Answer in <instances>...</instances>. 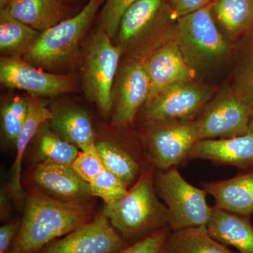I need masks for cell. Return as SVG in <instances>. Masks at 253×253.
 Returning a JSON list of instances; mask_svg holds the SVG:
<instances>
[{
    "label": "cell",
    "instance_id": "obj_30",
    "mask_svg": "<svg viewBox=\"0 0 253 253\" xmlns=\"http://www.w3.org/2000/svg\"><path fill=\"white\" fill-rule=\"evenodd\" d=\"M71 167L83 180L89 184L92 182L105 168L96 144L82 151Z\"/></svg>",
    "mask_w": 253,
    "mask_h": 253
},
{
    "label": "cell",
    "instance_id": "obj_9",
    "mask_svg": "<svg viewBox=\"0 0 253 253\" xmlns=\"http://www.w3.org/2000/svg\"><path fill=\"white\" fill-rule=\"evenodd\" d=\"M129 244L101 212L37 253H117Z\"/></svg>",
    "mask_w": 253,
    "mask_h": 253
},
{
    "label": "cell",
    "instance_id": "obj_28",
    "mask_svg": "<svg viewBox=\"0 0 253 253\" xmlns=\"http://www.w3.org/2000/svg\"><path fill=\"white\" fill-rule=\"evenodd\" d=\"M245 49L237 73L238 96L247 105L253 114V33Z\"/></svg>",
    "mask_w": 253,
    "mask_h": 253
},
{
    "label": "cell",
    "instance_id": "obj_27",
    "mask_svg": "<svg viewBox=\"0 0 253 253\" xmlns=\"http://www.w3.org/2000/svg\"><path fill=\"white\" fill-rule=\"evenodd\" d=\"M28 112V97H16L1 107V126L4 136L16 143Z\"/></svg>",
    "mask_w": 253,
    "mask_h": 253
},
{
    "label": "cell",
    "instance_id": "obj_35",
    "mask_svg": "<svg viewBox=\"0 0 253 253\" xmlns=\"http://www.w3.org/2000/svg\"><path fill=\"white\" fill-rule=\"evenodd\" d=\"M9 0H0V9H5L9 4Z\"/></svg>",
    "mask_w": 253,
    "mask_h": 253
},
{
    "label": "cell",
    "instance_id": "obj_29",
    "mask_svg": "<svg viewBox=\"0 0 253 253\" xmlns=\"http://www.w3.org/2000/svg\"><path fill=\"white\" fill-rule=\"evenodd\" d=\"M91 196L104 200L105 204L121 199L128 191L127 186L117 176L103 169L89 184Z\"/></svg>",
    "mask_w": 253,
    "mask_h": 253
},
{
    "label": "cell",
    "instance_id": "obj_11",
    "mask_svg": "<svg viewBox=\"0 0 253 253\" xmlns=\"http://www.w3.org/2000/svg\"><path fill=\"white\" fill-rule=\"evenodd\" d=\"M0 82L6 87L26 91L38 97H54L74 90L71 76L46 72L22 57L1 58Z\"/></svg>",
    "mask_w": 253,
    "mask_h": 253
},
{
    "label": "cell",
    "instance_id": "obj_34",
    "mask_svg": "<svg viewBox=\"0 0 253 253\" xmlns=\"http://www.w3.org/2000/svg\"><path fill=\"white\" fill-rule=\"evenodd\" d=\"M21 221H11L0 228V253H9L19 232Z\"/></svg>",
    "mask_w": 253,
    "mask_h": 253
},
{
    "label": "cell",
    "instance_id": "obj_21",
    "mask_svg": "<svg viewBox=\"0 0 253 253\" xmlns=\"http://www.w3.org/2000/svg\"><path fill=\"white\" fill-rule=\"evenodd\" d=\"M5 9L18 21L41 33L66 17L61 0H9Z\"/></svg>",
    "mask_w": 253,
    "mask_h": 253
},
{
    "label": "cell",
    "instance_id": "obj_23",
    "mask_svg": "<svg viewBox=\"0 0 253 253\" xmlns=\"http://www.w3.org/2000/svg\"><path fill=\"white\" fill-rule=\"evenodd\" d=\"M211 7L214 21L233 38L253 28V3L251 0H214Z\"/></svg>",
    "mask_w": 253,
    "mask_h": 253
},
{
    "label": "cell",
    "instance_id": "obj_15",
    "mask_svg": "<svg viewBox=\"0 0 253 253\" xmlns=\"http://www.w3.org/2000/svg\"><path fill=\"white\" fill-rule=\"evenodd\" d=\"M201 159L244 171L253 170V119L249 131L226 139H204L195 144L190 160Z\"/></svg>",
    "mask_w": 253,
    "mask_h": 253
},
{
    "label": "cell",
    "instance_id": "obj_19",
    "mask_svg": "<svg viewBox=\"0 0 253 253\" xmlns=\"http://www.w3.org/2000/svg\"><path fill=\"white\" fill-rule=\"evenodd\" d=\"M28 99L27 118L17 139H16V156L11 168L10 193L20 204H22L23 193L21 184V169L23 156L28 145L36 137L42 126L45 125L52 117V112L48 109L45 101L41 97L31 96Z\"/></svg>",
    "mask_w": 253,
    "mask_h": 253
},
{
    "label": "cell",
    "instance_id": "obj_31",
    "mask_svg": "<svg viewBox=\"0 0 253 253\" xmlns=\"http://www.w3.org/2000/svg\"><path fill=\"white\" fill-rule=\"evenodd\" d=\"M172 229L169 226L155 231L117 253H167L166 243Z\"/></svg>",
    "mask_w": 253,
    "mask_h": 253
},
{
    "label": "cell",
    "instance_id": "obj_7",
    "mask_svg": "<svg viewBox=\"0 0 253 253\" xmlns=\"http://www.w3.org/2000/svg\"><path fill=\"white\" fill-rule=\"evenodd\" d=\"M145 154L156 170L177 168L189 161L195 144L199 141L196 120L189 122L146 126Z\"/></svg>",
    "mask_w": 253,
    "mask_h": 253
},
{
    "label": "cell",
    "instance_id": "obj_26",
    "mask_svg": "<svg viewBox=\"0 0 253 253\" xmlns=\"http://www.w3.org/2000/svg\"><path fill=\"white\" fill-rule=\"evenodd\" d=\"M36 159L40 162H50L72 166L79 156V149L63 140L44 125L36 136Z\"/></svg>",
    "mask_w": 253,
    "mask_h": 253
},
{
    "label": "cell",
    "instance_id": "obj_2",
    "mask_svg": "<svg viewBox=\"0 0 253 253\" xmlns=\"http://www.w3.org/2000/svg\"><path fill=\"white\" fill-rule=\"evenodd\" d=\"M155 169L150 166L121 199L106 203L102 212L129 245L169 226V212L154 186Z\"/></svg>",
    "mask_w": 253,
    "mask_h": 253
},
{
    "label": "cell",
    "instance_id": "obj_13",
    "mask_svg": "<svg viewBox=\"0 0 253 253\" xmlns=\"http://www.w3.org/2000/svg\"><path fill=\"white\" fill-rule=\"evenodd\" d=\"M31 176L37 189L63 202L88 204L91 197L89 183L83 180L71 166L40 163Z\"/></svg>",
    "mask_w": 253,
    "mask_h": 253
},
{
    "label": "cell",
    "instance_id": "obj_24",
    "mask_svg": "<svg viewBox=\"0 0 253 253\" xmlns=\"http://www.w3.org/2000/svg\"><path fill=\"white\" fill-rule=\"evenodd\" d=\"M167 253H239L213 239L206 226L172 231L167 243Z\"/></svg>",
    "mask_w": 253,
    "mask_h": 253
},
{
    "label": "cell",
    "instance_id": "obj_20",
    "mask_svg": "<svg viewBox=\"0 0 253 253\" xmlns=\"http://www.w3.org/2000/svg\"><path fill=\"white\" fill-rule=\"evenodd\" d=\"M50 126L63 140L84 151L95 143L91 118L85 110L73 106H60L51 111Z\"/></svg>",
    "mask_w": 253,
    "mask_h": 253
},
{
    "label": "cell",
    "instance_id": "obj_25",
    "mask_svg": "<svg viewBox=\"0 0 253 253\" xmlns=\"http://www.w3.org/2000/svg\"><path fill=\"white\" fill-rule=\"evenodd\" d=\"M105 169L117 176L128 187L140 177L144 169L139 161L122 146L112 141L95 142Z\"/></svg>",
    "mask_w": 253,
    "mask_h": 253
},
{
    "label": "cell",
    "instance_id": "obj_22",
    "mask_svg": "<svg viewBox=\"0 0 253 253\" xmlns=\"http://www.w3.org/2000/svg\"><path fill=\"white\" fill-rule=\"evenodd\" d=\"M41 32L0 9V51L3 56L23 57L34 46Z\"/></svg>",
    "mask_w": 253,
    "mask_h": 253
},
{
    "label": "cell",
    "instance_id": "obj_38",
    "mask_svg": "<svg viewBox=\"0 0 253 253\" xmlns=\"http://www.w3.org/2000/svg\"><path fill=\"white\" fill-rule=\"evenodd\" d=\"M11 253L9 252V253Z\"/></svg>",
    "mask_w": 253,
    "mask_h": 253
},
{
    "label": "cell",
    "instance_id": "obj_8",
    "mask_svg": "<svg viewBox=\"0 0 253 253\" xmlns=\"http://www.w3.org/2000/svg\"><path fill=\"white\" fill-rule=\"evenodd\" d=\"M211 95V89L192 81L171 84L145 104V126L194 121Z\"/></svg>",
    "mask_w": 253,
    "mask_h": 253
},
{
    "label": "cell",
    "instance_id": "obj_18",
    "mask_svg": "<svg viewBox=\"0 0 253 253\" xmlns=\"http://www.w3.org/2000/svg\"><path fill=\"white\" fill-rule=\"evenodd\" d=\"M206 227L210 235L221 244L234 246L239 253H253V226L251 217L214 206Z\"/></svg>",
    "mask_w": 253,
    "mask_h": 253
},
{
    "label": "cell",
    "instance_id": "obj_3",
    "mask_svg": "<svg viewBox=\"0 0 253 253\" xmlns=\"http://www.w3.org/2000/svg\"><path fill=\"white\" fill-rule=\"evenodd\" d=\"M104 0H89L76 16L42 32L23 59L43 70H59L77 58L80 46Z\"/></svg>",
    "mask_w": 253,
    "mask_h": 253
},
{
    "label": "cell",
    "instance_id": "obj_33",
    "mask_svg": "<svg viewBox=\"0 0 253 253\" xmlns=\"http://www.w3.org/2000/svg\"><path fill=\"white\" fill-rule=\"evenodd\" d=\"M211 0H168V5L177 18L197 11L208 4Z\"/></svg>",
    "mask_w": 253,
    "mask_h": 253
},
{
    "label": "cell",
    "instance_id": "obj_17",
    "mask_svg": "<svg viewBox=\"0 0 253 253\" xmlns=\"http://www.w3.org/2000/svg\"><path fill=\"white\" fill-rule=\"evenodd\" d=\"M215 200V207L251 217L253 213V170L245 171L225 180L202 182Z\"/></svg>",
    "mask_w": 253,
    "mask_h": 253
},
{
    "label": "cell",
    "instance_id": "obj_10",
    "mask_svg": "<svg viewBox=\"0 0 253 253\" xmlns=\"http://www.w3.org/2000/svg\"><path fill=\"white\" fill-rule=\"evenodd\" d=\"M150 89L145 56L128 60L118 69L113 86V124L117 126L132 124L138 111L149 99Z\"/></svg>",
    "mask_w": 253,
    "mask_h": 253
},
{
    "label": "cell",
    "instance_id": "obj_37",
    "mask_svg": "<svg viewBox=\"0 0 253 253\" xmlns=\"http://www.w3.org/2000/svg\"></svg>",
    "mask_w": 253,
    "mask_h": 253
},
{
    "label": "cell",
    "instance_id": "obj_12",
    "mask_svg": "<svg viewBox=\"0 0 253 253\" xmlns=\"http://www.w3.org/2000/svg\"><path fill=\"white\" fill-rule=\"evenodd\" d=\"M252 120V111L239 96H221L196 120L199 141L242 135Z\"/></svg>",
    "mask_w": 253,
    "mask_h": 253
},
{
    "label": "cell",
    "instance_id": "obj_1",
    "mask_svg": "<svg viewBox=\"0 0 253 253\" xmlns=\"http://www.w3.org/2000/svg\"><path fill=\"white\" fill-rule=\"evenodd\" d=\"M89 204L66 203L39 189L30 193L11 253H37L93 219Z\"/></svg>",
    "mask_w": 253,
    "mask_h": 253
},
{
    "label": "cell",
    "instance_id": "obj_4",
    "mask_svg": "<svg viewBox=\"0 0 253 253\" xmlns=\"http://www.w3.org/2000/svg\"><path fill=\"white\" fill-rule=\"evenodd\" d=\"M176 42L193 70L204 69L221 61L228 46L211 12V4L178 18Z\"/></svg>",
    "mask_w": 253,
    "mask_h": 253
},
{
    "label": "cell",
    "instance_id": "obj_36",
    "mask_svg": "<svg viewBox=\"0 0 253 253\" xmlns=\"http://www.w3.org/2000/svg\"><path fill=\"white\" fill-rule=\"evenodd\" d=\"M251 1L253 3V0H251Z\"/></svg>",
    "mask_w": 253,
    "mask_h": 253
},
{
    "label": "cell",
    "instance_id": "obj_32",
    "mask_svg": "<svg viewBox=\"0 0 253 253\" xmlns=\"http://www.w3.org/2000/svg\"><path fill=\"white\" fill-rule=\"evenodd\" d=\"M136 0H107L101 13V26L112 39L117 35L120 21L126 9Z\"/></svg>",
    "mask_w": 253,
    "mask_h": 253
},
{
    "label": "cell",
    "instance_id": "obj_6",
    "mask_svg": "<svg viewBox=\"0 0 253 253\" xmlns=\"http://www.w3.org/2000/svg\"><path fill=\"white\" fill-rule=\"evenodd\" d=\"M154 186L169 211L172 231L206 226L212 212L206 201L208 193L188 182L177 168L155 169Z\"/></svg>",
    "mask_w": 253,
    "mask_h": 253
},
{
    "label": "cell",
    "instance_id": "obj_5",
    "mask_svg": "<svg viewBox=\"0 0 253 253\" xmlns=\"http://www.w3.org/2000/svg\"><path fill=\"white\" fill-rule=\"evenodd\" d=\"M122 49L101 28L91 37L84 54L83 89L104 116L113 109V90Z\"/></svg>",
    "mask_w": 253,
    "mask_h": 253
},
{
    "label": "cell",
    "instance_id": "obj_16",
    "mask_svg": "<svg viewBox=\"0 0 253 253\" xmlns=\"http://www.w3.org/2000/svg\"><path fill=\"white\" fill-rule=\"evenodd\" d=\"M169 11L172 12L164 0H136L126 9L120 21L118 46L123 51L155 26L164 22Z\"/></svg>",
    "mask_w": 253,
    "mask_h": 253
},
{
    "label": "cell",
    "instance_id": "obj_14",
    "mask_svg": "<svg viewBox=\"0 0 253 253\" xmlns=\"http://www.w3.org/2000/svg\"><path fill=\"white\" fill-rule=\"evenodd\" d=\"M145 66L151 84L147 101L167 86L191 82L194 78V70L186 63L176 42H168L149 51L145 56Z\"/></svg>",
    "mask_w": 253,
    "mask_h": 253
}]
</instances>
